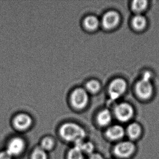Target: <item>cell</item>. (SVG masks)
<instances>
[{"instance_id":"obj_1","label":"cell","mask_w":159,"mask_h":159,"mask_svg":"<svg viewBox=\"0 0 159 159\" xmlns=\"http://www.w3.org/2000/svg\"><path fill=\"white\" fill-rule=\"evenodd\" d=\"M59 133L63 140L74 143L84 141L86 136L85 130L81 125L74 122L63 124L60 128Z\"/></svg>"},{"instance_id":"obj_2","label":"cell","mask_w":159,"mask_h":159,"mask_svg":"<svg viewBox=\"0 0 159 159\" xmlns=\"http://www.w3.org/2000/svg\"><path fill=\"white\" fill-rule=\"evenodd\" d=\"M151 74L148 72L144 73L142 80L136 84V90L137 95L142 99L151 97L153 93V86L151 82Z\"/></svg>"},{"instance_id":"obj_3","label":"cell","mask_w":159,"mask_h":159,"mask_svg":"<svg viewBox=\"0 0 159 159\" xmlns=\"http://www.w3.org/2000/svg\"><path fill=\"white\" fill-rule=\"evenodd\" d=\"M88 101V94L84 89H76L71 93L70 102L72 106L76 109H84L87 106Z\"/></svg>"},{"instance_id":"obj_4","label":"cell","mask_w":159,"mask_h":159,"mask_svg":"<svg viewBox=\"0 0 159 159\" xmlns=\"http://www.w3.org/2000/svg\"><path fill=\"white\" fill-rule=\"evenodd\" d=\"M135 150V144L130 141L119 142L113 149L114 153L119 158H127L133 154Z\"/></svg>"},{"instance_id":"obj_5","label":"cell","mask_w":159,"mask_h":159,"mask_svg":"<svg viewBox=\"0 0 159 159\" xmlns=\"http://www.w3.org/2000/svg\"><path fill=\"white\" fill-rule=\"evenodd\" d=\"M25 145L23 139L20 137L12 138L8 143L6 152L12 157H17L24 152Z\"/></svg>"},{"instance_id":"obj_6","label":"cell","mask_w":159,"mask_h":159,"mask_svg":"<svg viewBox=\"0 0 159 159\" xmlns=\"http://www.w3.org/2000/svg\"><path fill=\"white\" fill-rule=\"evenodd\" d=\"M114 114L116 118L120 122H126L133 116V108L129 104H119L115 108Z\"/></svg>"},{"instance_id":"obj_7","label":"cell","mask_w":159,"mask_h":159,"mask_svg":"<svg viewBox=\"0 0 159 159\" xmlns=\"http://www.w3.org/2000/svg\"><path fill=\"white\" fill-rule=\"evenodd\" d=\"M127 88L125 80L121 78L113 80L109 87V95L112 100L117 99L124 93Z\"/></svg>"},{"instance_id":"obj_8","label":"cell","mask_w":159,"mask_h":159,"mask_svg":"<svg viewBox=\"0 0 159 159\" xmlns=\"http://www.w3.org/2000/svg\"><path fill=\"white\" fill-rule=\"evenodd\" d=\"M32 118L25 113L18 114L13 119V123L15 129L19 131H25L32 125Z\"/></svg>"},{"instance_id":"obj_9","label":"cell","mask_w":159,"mask_h":159,"mask_svg":"<svg viewBox=\"0 0 159 159\" xmlns=\"http://www.w3.org/2000/svg\"><path fill=\"white\" fill-rule=\"evenodd\" d=\"M119 19L120 17L118 13L115 11H110L104 16L102 24L106 29H112L118 25Z\"/></svg>"},{"instance_id":"obj_10","label":"cell","mask_w":159,"mask_h":159,"mask_svg":"<svg viewBox=\"0 0 159 159\" xmlns=\"http://www.w3.org/2000/svg\"><path fill=\"white\" fill-rule=\"evenodd\" d=\"M125 134V130L119 125H114L109 127L106 132V135L108 139L117 141L122 139Z\"/></svg>"},{"instance_id":"obj_11","label":"cell","mask_w":159,"mask_h":159,"mask_svg":"<svg viewBox=\"0 0 159 159\" xmlns=\"http://www.w3.org/2000/svg\"><path fill=\"white\" fill-rule=\"evenodd\" d=\"M112 114L108 110H103L100 112L97 116L98 123L101 127H105L110 125L112 120Z\"/></svg>"},{"instance_id":"obj_12","label":"cell","mask_w":159,"mask_h":159,"mask_svg":"<svg viewBox=\"0 0 159 159\" xmlns=\"http://www.w3.org/2000/svg\"><path fill=\"white\" fill-rule=\"evenodd\" d=\"M142 129L140 125L136 123H132L127 128L126 133L130 139L135 140L140 136Z\"/></svg>"},{"instance_id":"obj_13","label":"cell","mask_w":159,"mask_h":159,"mask_svg":"<svg viewBox=\"0 0 159 159\" xmlns=\"http://www.w3.org/2000/svg\"><path fill=\"white\" fill-rule=\"evenodd\" d=\"M99 22L97 17L89 16L84 20V26L88 30H95L99 26Z\"/></svg>"},{"instance_id":"obj_14","label":"cell","mask_w":159,"mask_h":159,"mask_svg":"<svg viewBox=\"0 0 159 159\" xmlns=\"http://www.w3.org/2000/svg\"><path fill=\"white\" fill-rule=\"evenodd\" d=\"M132 24L133 27L135 28L136 30H142L144 29V27L146 26V19L143 15L138 14L133 17Z\"/></svg>"},{"instance_id":"obj_15","label":"cell","mask_w":159,"mask_h":159,"mask_svg":"<svg viewBox=\"0 0 159 159\" xmlns=\"http://www.w3.org/2000/svg\"><path fill=\"white\" fill-rule=\"evenodd\" d=\"M68 159H84V153L79 147L75 146L68 152Z\"/></svg>"},{"instance_id":"obj_16","label":"cell","mask_w":159,"mask_h":159,"mask_svg":"<svg viewBox=\"0 0 159 159\" xmlns=\"http://www.w3.org/2000/svg\"><path fill=\"white\" fill-rule=\"evenodd\" d=\"M55 146V141L50 137L44 138L41 140L40 147L45 151H50L54 148Z\"/></svg>"},{"instance_id":"obj_17","label":"cell","mask_w":159,"mask_h":159,"mask_svg":"<svg viewBox=\"0 0 159 159\" xmlns=\"http://www.w3.org/2000/svg\"><path fill=\"white\" fill-rule=\"evenodd\" d=\"M148 2L145 0H135L132 3V8L136 12H141L145 9Z\"/></svg>"},{"instance_id":"obj_18","label":"cell","mask_w":159,"mask_h":159,"mask_svg":"<svg viewBox=\"0 0 159 159\" xmlns=\"http://www.w3.org/2000/svg\"><path fill=\"white\" fill-rule=\"evenodd\" d=\"M31 159H47V154L40 147H37L32 153Z\"/></svg>"},{"instance_id":"obj_19","label":"cell","mask_w":159,"mask_h":159,"mask_svg":"<svg viewBox=\"0 0 159 159\" xmlns=\"http://www.w3.org/2000/svg\"><path fill=\"white\" fill-rule=\"evenodd\" d=\"M100 88V83L95 80H90L86 84V88L90 93H97L99 90Z\"/></svg>"},{"instance_id":"obj_20","label":"cell","mask_w":159,"mask_h":159,"mask_svg":"<svg viewBox=\"0 0 159 159\" xmlns=\"http://www.w3.org/2000/svg\"><path fill=\"white\" fill-rule=\"evenodd\" d=\"M0 159H12V157H11L6 151H4L0 152Z\"/></svg>"},{"instance_id":"obj_21","label":"cell","mask_w":159,"mask_h":159,"mask_svg":"<svg viewBox=\"0 0 159 159\" xmlns=\"http://www.w3.org/2000/svg\"><path fill=\"white\" fill-rule=\"evenodd\" d=\"M89 159H104L102 155L98 153H93L89 157Z\"/></svg>"}]
</instances>
